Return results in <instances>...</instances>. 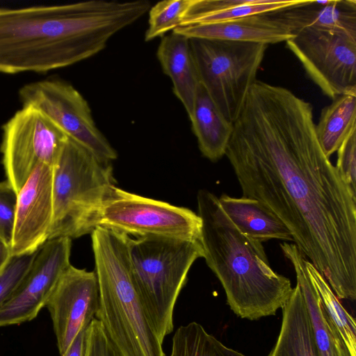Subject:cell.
Returning a JSON list of instances; mask_svg holds the SVG:
<instances>
[{
	"mask_svg": "<svg viewBox=\"0 0 356 356\" xmlns=\"http://www.w3.org/2000/svg\"><path fill=\"white\" fill-rule=\"evenodd\" d=\"M225 156L243 197L258 200L338 299L356 298V195L317 139L313 107L256 80L233 122Z\"/></svg>",
	"mask_w": 356,
	"mask_h": 356,
	"instance_id": "1",
	"label": "cell"
},
{
	"mask_svg": "<svg viewBox=\"0 0 356 356\" xmlns=\"http://www.w3.org/2000/svg\"><path fill=\"white\" fill-rule=\"evenodd\" d=\"M149 8L147 0L0 8V73L44 72L87 59Z\"/></svg>",
	"mask_w": 356,
	"mask_h": 356,
	"instance_id": "2",
	"label": "cell"
},
{
	"mask_svg": "<svg viewBox=\"0 0 356 356\" xmlns=\"http://www.w3.org/2000/svg\"><path fill=\"white\" fill-rule=\"evenodd\" d=\"M197 201L203 258L232 311L250 321L275 315L292 293L291 280L272 269L262 243L237 228L216 195L202 189Z\"/></svg>",
	"mask_w": 356,
	"mask_h": 356,
	"instance_id": "3",
	"label": "cell"
},
{
	"mask_svg": "<svg viewBox=\"0 0 356 356\" xmlns=\"http://www.w3.org/2000/svg\"><path fill=\"white\" fill-rule=\"evenodd\" d=\"M127 238L102 227L91 234L99 291L95 318L118 356H165L131 277Z\"/></svg>",
	"mask_w": 356,
	"mask_h": 356,
	"instance_id": "4",
	"label": "cell"
},
{
	"mask_svg": "<svg viewBox=\"0 0 356 356\" xmlns=\"http://www.w3.org/2000/svg\"><path fill=\"white\" fill-rule=\"evenodd\" d=\"M131 277L160 341L173 329L177 298L193 263L204 257L200 240L162 236L127 238Z\"/></svg>",
	"mask_w": 356,
	"mask_h": 356,
	"instance_id": "5",
	"label": "cell"
},
{
	"mask_svg": "<svg viewBox=\"0 0 356 356\" xmlns=\"http://www.w3.org/2000/svg\"><path fill=\"white\" fill-rule=\"evenodd\" d=\"M114 186L111 163L67 138L53 168L54 216L48 240L92 234Z\"/></svg>",
	"mask_w": 356,
	"mask_h": 356,
	"instance_id": "6",
	"label": "cell"
},
{
	"mask_svg": "<svg viewBox=\"0 0 356 356\" xmlns=\"http://www.w3.org/2000/svg\"><path fill=\"white\" fill-rule=\"evenodd\" d=\"M200 82L224 117L233 123L257 80L268 44L190 39Z\"/></svg>",
	"mask_w": 356,
	"mask_h": 356,
	"instance_id": "7",
	"label": "cell"
},
{
	"mask_svg": "<svg viewBox=\"0 0 356 356\" xmlns=\"http://www.w3.org/2000/svg\"><path fill=\"white\" fill-rule=\"evenodd\" d=\"M99 227L130 236L200 240L201 220L189 209L145 197L114 186L102 207Z\"/></svg>",
	"mask_w": 356,
	"mask_h": 356,
	"instance_id": "8",
	"label": "cell"
},
{
	"mask_svg": "<svg viewBox=\"0 0 356 356\" xmlns=\"http://www.w3.org/2000/svg\"><path fill=\"white\" fill-rule=\"evenodd\" d=\"M19 97L22 106L40 111L99 160L111 163L117 159L116 151L96 125L88 102L71 84L57 79L38 81L24 85Z\"/></svg>",
	"mask_w": 356,
	"mask_h": 356,
	"instance_id": "9",
	"label": "cell"
},
{
	"mask_svg": "<svg viewBox=\"0 0 356 356\" xmlns=\"http://www.w3.org/2000/svg\"><path fill=\"white\" fill-rule=\"evenodd\" d=\"M2 129V163L6 180L17 193L38 164L54 168L68 138L46 115L30 106H22Z\"/></svg>",
	"mask_w": 356,
	"mask_h": 356,
	"instance_id": "10",
	"label": "cell"
},
{
	"mask_svg": "<svg viewBox=\"0 0 356 356\" xmlns=\"http://www.w3.org/2000/svg\"><path fill=\"white\" fill-rule=\"evenodd\" d=\"M286 42L325 95H356V35L306 28Z\"/></svg>",
	"mask_w": 356,
	"mask_h": 356,
	"instance_id": "11",
	"label": "cell"
},
{
	"mask_svg": "<svg viewBox=\"0 0 356 356\" xmlns=\"http://www.w3.org/2000/svg\"><path fill=\"white\" fill-rule=\"evenodd\" d=\"M72 239L48 240L37 251L26 275L0 307V327L34 319L46 306L59 279L71 265Z\"/></svg>",
	"mask_w": 356,
	"mask_h": 356,
	"instance_id": "12",
	"label": "cell"
},
{
	"mask_svg": "<svg viewBox=\"0 0 356 356\" xmlns=\"http://www.w3.org/2000/svg\"><path fill=\"white\" fill-rule=\"evenodd\" d=\"M99 304L95 272L70 265L59 279L45 306L52 320L61 356L82 326L95 318Z\"/></svg>",
	"mask_w": 356,
	"mask_h": 356,
	"instance_id": "13",
	"label": "cell"
},
{
	"mask_svg": "<svg viewBox=\"0 0 356 356\" xmlns=\"http://www.w3.org/2000/svg\"><path fill=\"white\" fill-rule=\"evenodd\" d=\"M53 216V167L40 163L17 193L11 255L33 253L46 243Z\"/></svg>",
	"mask_w": 356,
	"mask_h": 356,
	"instance_id": "14",
	"label": "cell"
},
{
	"mask_svg": "<svg viewBox=\"0 0 356 356\" xmlns=\"http://www.w3.org/2000/svg\"><path fill=\"white\" fill-rule=\"evenodd\" d=\"M172 32L201 38L275 44L294 36L276 13L249 15L229 21L179 26Z\"/></svg>",
	"mask_w": 356,
	"mask_h": 356,
	"instance_id": "15",
	"label": "cell"
},
{
	"mask_svg": "<svg viewBox=\"0 0 356 356\" xmlns=\"http://www.w3.org/2000/svg\"><path fill=\"white\" fill-rule=\"evenodd\" d=\"M280 246L294 268L296 282L302 293L309 316L318 356H351L307 274L306 257L296 244L284 242Z\"/></svg>",
	"mask_w": 356,
	"mask_h": 356,
	"instance_id": "16",
	"label": "cell"
},
{
	"mask_svg": "<svg viewBox=\"0 0 356 356\" xmlns=\"http://www.w3.org/2000/svg\"><path fill=\"white\" fill-rule=\"evenodd\" d=\"M156 55L163 72L172 81L174 94L190 118L200 83L190 39L174 32L166 34L161 39Z\"/></svg>",
	"mask_w": 356,
	"mask_h": 356,
	"instance_id": "17",
	"label": "cell"
},
{
	"mask_svg": "<svg viewBox=\"0 0 356 356\" xmlns=\"http://www.w3.org/2000/svg\"><path fill=\"white\" fill-rule=\"evenodd\" d=\"M293 34L306 28L341 31L356 35V1H307L276 13Z\"/></svg>",
	"mask_w": 356,
	"mask_h": 356,
	"instance_id": "18",
	"label": "cell"
},
{
	"mask_svg": "<svg viewBox=\"0 0 356 356\" xmlns=\"http://www.w3.org/2000/svg\"><path fill=\"white\" fill-rule=\"evenodd\" d=\"M189 118L202 155L211 161H217L225 156L233 123L221 113L200 82Z\"/></svg>",
	"mask_w": 356,
	"mask_h": 356,
	"instance_id": "19",
	"label": "cell"
},
{
	"mask_svg": "<svg viewBox=\"0 0 356 356\" xmlns=\"http://www.w3.org/2000/svg\"><path fill=\"white\" fill-rule=\"evenodd\" d=\"M218 201L225 213L244 234L261 243L270 239L293 242L287 227L258 200L222 194Z\"/></svg>",
	"mask_w": 356,
	"mask_h": 356,
	"instance_id": "20",
	"label": "cell"
},
{
	"mask_svg": "<svg viewBox=\"0 0 356 356\" xmlns=\"http://www.w3.org/2000/svg\"><path fill=\"white\" fill-rule=\"evenodd\" d=\"M282 309L280 334L268 356H318L306 304L297 283Z\"/></svg>",
	"mask_w": 356,
	"mask_h": 356,
	"instance_id": "21",
	"label": "cell"
},
{
	"mask_svg": "<svg viewBox=\"0 0 356 356\" xmlns=\"http://www.w3.org/2000/svg\"><path fill=\"white\" fill-rule=\"evenodd\" d=\"M307 0H191L181 26L216 23L249 15L273 13Z\"/></svg>",
	"mask_w": 356,
	"mask_h": 356,
	"instance_id": "22",
	"label": "cell"
},
{
	"mask_svg": "<svg viewBox=\"0 0 356 356\" xmlns=\"http://www.w3.org/2000/svg\"><path fill=\"white\" fill-rule=\"evenodd\" d=\"M356 128V95H342L321 112L316 133L319 145L329 157Z\"/></svg>",
	"mask_w": 356,
	"mask_h": 356,
	"instance_id": "23",
	"label": "cell"
},
{
	"mask_svg": "<svg viewBox=\"0 0 356 356\" xmlns=\"http://www.w3.org/2000/svg\"><path fill=\"white\" fill-rule=\"evenodd\" d=\"M169 356L246 355L224 345L200 323L191 322L176 330Z\"/></svg>",
	"mask_w": 356,
	"mask_h": 356,
	"instance_id": "24",
	"label": "cell"
},
{
	"mask_svg": "<svg viewBox=\"0 0 356 356\" xmlns=\"http://www.w3.org/2000/svg\"><path fill=\"white\" fill-rule=\"evenodd\" d=\"M307 274L316 289L329 316L341 335L351 356H356V324L354 318L343 308L324 277L307 259Z\"/></svg>",
	"mask_w": 356,
	"mask_h": 356,
	"instance_id": "25",
	"label": "cell"
},
{
	"mask_svg": "<svg viewBox=\"0 0 356 356\" xmlns=\"http://www.w3.org/2000/svg\"><path fill=\"white\" fill-rule=\"evenodd\" d=\"M191 0H164L149 10V24L145 40L149 42L163 37L169 31L181 26Z\"/></svg>",
	"mask_w": 356,
	"mask_h": 356,
	"instance_id": "26",
	"label": "cell"
},
{
	"mask_svg": "<svg viewBox=\"0 0 356 356\" xmlns=\"http://www.w3.org/2000/svg\"><path fill=\"white\" fill-rule=\"evenodd\" d=\"M37 251L31 254L12 256L0 272V307L10 298L26 275Z\"/></svg>",
	"mask_w": 356,
	"mask_h": 356,
	"instance_id": "27",
	"label": "cell"
},
{
	"mask_svg": "<svg viewBox=\"0 0 356 356\" xmlns=\"http://www.w3.org/2000/svg\"><path fill=\"white\" fill-rule=\"evenodd\" d=\"M337 152L335 167L342 180L356 195V128L351 131Z\"/></svg>",
	"mask_w": 356,
	"mask_h": 356,
	"instance_id": "28",
	"label": "cell"
},
{
	"mask_svg": "<svg viewBox=\"0 0 356 356\" xmlns=\"http://www.w3.org/2000/svg\"><path fill=\"white\" fill-rule=\"evenodd\" d=\"M17 193L6 181L0 182V237L9 245L12 239Z\"/></svg>",
	"mask_w": 356,
	"mask_h": 356,
	"instance_id": "29",
	"label": "cell"
},
{
	"mask_svg": "<svg viewBox=\"0 0 356 356\" xmlns=\"http://www.w3.org/2000/svg\"><path fill=\"white\" fill-rule=\"evenodd\" d=\"M86 356H118L101 323L95 318L90 324Z\"/></svg>",
	"mask_w": 356,
	"mask_h": 356,
	"instance_id": "30",
	"label": "cell"
},
{
	"mask_svg": "<svg viewBox=\"0 0 356 356\" xmlns=\"http://www.w3.org/2000/svg\"><path fill=\"white\" fill-rule=\"evenodd\" d=\"M90 323L82 326L62 356H86Z\"/></svg>",
	"mask_w": 356,
	"mask_h": 356,
	"instance_id": "31",
	"label": "cell"
},
{
	"mask_svg": "<svg viewBox=\"0 0 356 356\" xmlns=\"http://www.w3.org/2000/svg\"><path fill=\"white\" fill-rule=\"evenodd\" d=\"M11 257L10 245L0 237V272L7 265Z\"/></svg>",
	"mask_w": 356,
	"mask_h": 356,
	"instance_id": "32",
	"label": "cell"
}]
</instances>
